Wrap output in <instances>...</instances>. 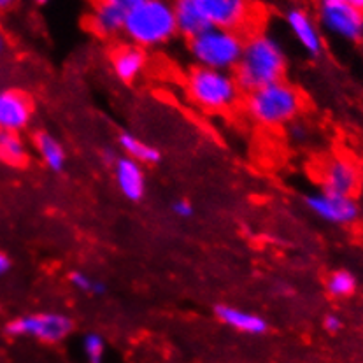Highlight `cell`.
<instances>
[{
  "label": "cell",
  "mask_w": 363,
  "mask_h": 363,
  "mask_svg": "<svg viewBox=\"0 0 363 363\" xmlns=\"http://www.w3.org/2000/svg\"><path fill=\"white\" fill-rule=\"evenodd\" d=\"M362 169L347 155H332L321 162L318 169V181L323 191L357 197L362 188Z\"/></svg>",
  "instance_id": "7"
},
{
  "label": "cell",
  "mask_w": 363,
  "mask_h": 363,
  "mask_svg": "<svg viewBox=\"0 0 363 363\" xmlns=\"http://www.w3.org/2000/svg\"><path fill=\"white\" fill-rule=\"evenodd\" d=\"M350 4L353 7H357V9H360V11H363V0H350Z\"/></svg>",
  "instance_id": "31"
},
{
  "label": "cell",
  "mask_w": 363,
  "mask_h": 363,
  "mask_svg": "<svg viewBox=\"0 0 363 363\" xmlns=\"http://www.w3.org/2000/svg\"><path fill=\"white\" fill-rule=\"evenodd\" d=\"M81 353L86 363H106L107 342L99 332L84 333L81 339Z\"/></svg>",
  "instance_id": "22"
},
{
  "label": "cell",
  "mask_w": 363,
  "mask_h": 363,
  "mask_svg": "<svg viewBox=\"0 0 363 363\" xmlns=\"http://www.w3.org/2000/svg\"><path fill=\"white\" fill-rule=\"evenodd\" d=\"M150 65V55L135 44L125 43L113 48L109 55V67L120 83L133 84L144 76Z\"/></svg>",
  "instance_id": "12"
},
{
  "label": "cell",
  "mask_w": 363,
  "mask_h": 363,
  "mask_svg": "<svg viewBox=\"0 0 363 363\" xmlns=\"http://www.w3.org/2000/svg\"><path fill=\"white\" fill-rule=\"evenodd\" d=\"M306 206L311 213L321 221L337 227H350L357 223L360 218V206L354 197L328 194V191H316L306 197Z\"/></svg>",
  "instance_id": "10"
},
{
  "label": "cell",
  "mask_w": 363,
  "mask_h": 363,
  "mask_svg": "<svg viewBox=\"0 0 363 363\" xmlns=\"http://www.w3.org/2000/svg\"><path fill=\"white\" fill-rule=\"evenodd\" d=\"M11 337H25L43 344H60L74 332V321L69 314L58 311H40L18 316L7 323Z\"/></svg>",
  "instance_id": "6"
},
{
  "label": "cell",
  "mask_w": 363,
  "mask_h": 363,
  "mask_svg": "<svg viewBox=\"0 0 363 363\" xmlns=\"http://www.w3.org/2000/svg\"><path fill=\"white\" fill-rule=\"evenodd\" d=\"M33 150H35L40 162L46 165V169H50L55 174L64 172L67 167V151L60 139H57L53 133L46 130L35 132V135H33Z\"/></svg>",
  "instance_id": "17"
},
{
  "label": "cell",
  "mask_w": 363,
  "mask_h": 363,
  "mask_svg": "<svg viewBox=\"0 0 363 363\" xmlns=\"http://www.w3.org/2000/svg\"><path fill=\"white\" fill-rule=\"evenodd\" d=\"M214 316L225 327L232 328L237 333H244V335L257 337L269 332V321L262 314L242 309V307L220 303V306L214 307Z\"/></svg>",
  "instance_id": "15"
},
{
  "label": "cell",
  "mask_w": 363,
  "mask_h": 363,
  "mask_svg": "<svg viewBox=\"0 0 363 363\" xmlns=\"http://www.w3.org/2000/svg\"><path fill=\"white\" fill-rule=\"evenodd\" d=\"M303 95L286 79L244 94L242 107L246 116L262 128H284L303 111Z\"/></svg>",
  "instance_id": "2"
},
{
  "label": "cell",
  "mask_w": 363,
  "mask_h": 363,
  "mask_svg": "<svg viewBox=\"0 0 363 363\" xmlns=\"http://www.w3.org/2000/svg\"><path fill=\"white\" fill-rule=\"evenodd\" d=\"M184 91L194 106L209 114L228 113L242 97V90L233 72L195 65L184 77Z\"/></svg>",
  "instance_id": "4"
},
{
  "label": "cell",
  "mask_w": 363,
  "mask_h": 363,
  "mask_svg": "<svg viewBox=\"0 0 363 363\" xmlns=\"http://www.w3.org/2000/svg\"><path fill=\"white\" fill-rule=\"evenodd\" d=\"M33 2H35V4H39V6H46V4L50 2V0H33Z\"/></svg>",
  "instance_id": "32"
},
{
  "label": "cell",
  "mask_w": 363,
  "mask_h": 363,
  "mask_svg": "<svg viewBox=\"0 0 363 363\" xmlns=\"http://www.w3.org/2000/svg\"><path fill=\"white\" fill-rule=\"evenodd\" d=\"M118 146L123 151V157L139 162L140 165H155L162 160V153L157 146L139 139L130 132H123L118 137Z\"/></svg>",
  "instance_id": "19"
},
{
  "label": "cell",
  "mask_w": 363,
  "mask_h": 363,
  "mask_svg": "<svg viewBox=\"0 0 363 363\" xmlns=\"http://www.w3.org/2000/svg\"><path fill=\"white\" fill-rule=\"evenodd\" d=\"M123 35L146 51L169 44L177 35L172 0H144L128 11Z\"/></svg>",
  "instance_id": "3"
},
{
  "label": "cell",
  "mask_w": 363,
  "mask_h": 363,
  "mask_svg": "<svg viewBox=\"0 0 363 363\" xmlns=\"http://www.w3.org/2000/svg\"><path fill=\"white\" fill-rule=\"evenodd\" d=\"M6 50H7V39H6V35L0 32V55L6 53Z\"/></svg>",
  "instance_id": "30"
},
{
  "label": "cell",
  "mask_w": 363,
  "mask_h": 363,
  "mask_svg": "<svg viewBox=\"0 0 363 363\" xmlns=\"http://www.w3.org/2000/svg\"><path fill=\"white\" fill-rule=\"evenodd\" d=\"M111 169H113L114 183H116L120 194L127 200H130V202H140L144 199V195H146L147 188L144 165L121 155L111 165Z\"/></svg>",
  "instance_id": "14"
},
{
  "label": "cell",
  "mask_w": 363,
  "mask_h": 363,
  "mask_svg": "<svg viewBox=\"0 0 363 363\" xmlns=\"http://www.w3.org/2000/svg\"><path fill=\"white\" fill-rule=\"evenodd\" d=\"M288 72V55L277 37L269 32H251L244 39L242 55L233 76L242 94L283 81Z\"/></svg>",
  "instance_id": "1"
},
{
  "label": "cell",
  "mask_w": 363,
  "mask_h": 363,
  "mask_svg": "<svg viewBox=\"0 0 363 363\" xmlns=\"http://www.w3.org/2000/svg\"><path fill=\"white\" fill-rule=\"evenodd\" d=\"M357 288L358 281L357 277H354V274L350 272V270H333V272L328 274L327 279H325V290H327V294L335 300L353 297Z\"/></svg>",
  "instance_id": "21"
},
{
  "label": "cell",
  "mask_w": 363,
  "mask_h": 363,
  "mask_svg": "<svg viewBox=\"0 0 363 363\" xmlns=\"http://www.w3.org/2000/svg\"><path fill=\"white\" fill-rule=\"evenodd\" d=\"M69 283L74 290L84 295H91V297L106 294V284L99 281L97 277L91 276V274L83 272V270H72L69 274Z\"/></svg>",
  "instance_id": "23"
},
{
  "label": "cell",
  "mask_w": 363,
  "mask_h": 363,
  "mask_svg": "<svg viewBox=\"0 0 363 363\" xmlns=\"http://www.w3.org/2000/svg\"><path fill=\"white\" fill-rule=\"evenodd\" d=\"M170 209H172V213L176 214L177 218H181V220H188V218H191L195 214L194 203L186 199L174 200L172 206H170Z\"/></svg>",
  "instance_id": "24"
},
{
  "label": "cell",
  "mask_w": 363,
  "mask_h": 363,
  "mask_svg": "<svg viewBox=\"0 0 363 363\" xmlns=\"http://www.w3.org/2000/svg\"><path fill=\"white\" fill-rule=\"evenodd\" d=\"M244 39L240 32L209 27L186 39V50L195 67L233 72L242 55Z\"/></svg>",
  "instance_id": "5"
},
{
  "label": "cell",
  "mask_w": 363,
  "mask_h": 363,
  "mask_svg": "<svg viewBox=\"0 0 363 363\" xmlns=\"http://www.w3.org/2000/svg\"><path fill=\"white\" fill-rule=\"evenodd\" d=\"M0 162L13 169L27 165L28 147L20 133L0 130Z\"/></svg>",
  "instance_id": "20"
},
{
  "label": "cell",
  "mask_w": 363,
  "mask_h": 363,
  "mask_svg": "<svg viewBox=\"0 0 363 363\" xmlns=\"http://www.w3.org/2000/svg\"><path fill=\"white\" fill-rule=\"evenodd\" d=\"M125 13L120 7L104 0H91V11L88 16V27L100 39H114L123 33Z\"/></svg>",
  "instance_id": "16"
},
{
  "label": "cell",
  "mask_w": 363,
  "mask_h": 363,
  "mask_svg": "<svg viewBox=\"0 0 363 363\" xmlns=\"http://www.w3.org/2000/svg\"><path fill=\"white\" fill-rule=\"evenodd\" d=\"M33 100L23 90H0V130L20 133L30 125Z\"/></svg>",
  "instance_id": "13"
},
{
  "label": "cell",
  "mask_w": 363,
  "mask_h": 363,
  "mask_svg": "<svg viewBox=\"0 0 363 363\" xmlns=\"http://www.w3.org/2000/svg\"><path fill=\"white\" fill-rule=\"evenodd\" d=\"M174 13H176L177 33L184 35L186 39L197 35L206 28H209L207 21L203 20L202 13L199 11L194 0H172Z\"/></svg>",
  "instance_id": "18"
},
{
  "label": "cell",
  "mask_w": 363,
  "mask_h": 363,
  "mask_svg": "<svg viewBox=\"0 0 363 363\" xmlns=\"http://www.w3.org/2000/svg\"><path fill=\"white\" fill-rule=\"evenodd\" d=\"M286 27L294 39L302 48L303 53L309 58L316 60L325 53V40L321 33L320 23L302 7H291L286 11Z\"/></svg>",
  "instance_id": "11"
},
{
  "label": "cell",
  "mask_w": 363,
  "mask_h": 363,
  "mask_svg": "<svg viewBox=\"0 0 363 363\" xmlns=\"http://www.w3.org/2000/svg\"><path fill=\"white\" fill-rule=\"evenodd\" d=\"M16 2L18 0H0V11L11 9V7H13Z\"/></svg>",
  "instance_id": "29"
},
{
  "label": "cell",
  "mask_w": 363,
  "mask_h": 363,
  "mask_svg": "<svg viewBox=\"0 0 363 363\" xmlns=\"http://www.w3.org/2000/svg\"><path fill=\"white\" fill-rule=\"evenodd\" d=\"M209 27L246 30L257 18L251 0H194Z\"/></svg>",
  "instance_id": "8"
},
{
  "label": "cell",
  "mask_w": 363,
  "mask_h": 363,
  "mask_svg": "<svg viewBox=\"0 0 363 363\" xmlns=\"http://www.w3.org/2000/svg\"><path fill=\"white\" fill-rule=\"evenodd\" d=\"M318 21L328 33L346 43H363V11L347 2H320Z\"/></svg>",
  "instance_id": "9"
},
{
  "label": "cell",
  "mask_w": 363,
  "mask_h": 363,
  "mask_svg": "<svg viewBox=\"0 0 363 363\" xmlns=\"http://www.w3.org/2000/svg\"><path fill=\"white\" fill-rule=\"evenodd\" d=\"M342 320H340V316H337V314H327V316L323 318V328L327 330L328 333H337L342 330Z\"/></svg>",
  "instance_id": "25"
},
{
  "label": "cell",
  "mask_w": 363,
  "mask_h": 363,
  "mask_svg": "<svg viewBox=\"0 0 363 363\" xmlns=\"http://www.w3.org/2000/svg\"><path fill=\"white\" fill-rule=\"evenodd\" d=\"M104 2L113 4V6L120 7V9H123L125 13H128V11L133 9V7L139 6L140 2H144V0H104Z\"/></svg>",
  "instance_id": "26"
},
{
  "label": "cell",
  "mask_w": 363,
  "mask_h": 363,
  "mask_svg": "<svg viewBox=\"0 0 363 363\" xmlns=\"http://www.w3.org/2000/svg\"><path fill=\"white\" fill-rule=\"evenodd\" d=\"M116 158H118V155H116V151H113V150H104L102 151V162H106L107 165H113L114 162H116Z\"/></svg>",
  "instance_id": "27"
},
{
  "label": "cell",
  "mask_w": 363,
  "mask_h": 363,
  "mask_svg": "<svg viewBox=\"0 0 363 363\" xmlns=\"http://www.w3.org/2000/svg\"><path fill=\"white\" fill-rule=\"evenodd\" d=\"M9 269H11L9 257H7V255H4V253H0V277H2L4 274L9 272Z\"/></svg>",
  "instance_id": "28"
}]
</instances>
